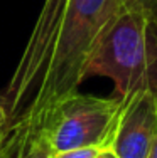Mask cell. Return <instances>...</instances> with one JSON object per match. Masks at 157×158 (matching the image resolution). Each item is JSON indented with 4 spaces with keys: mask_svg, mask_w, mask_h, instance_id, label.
Masks as SVG:
<instances>
[{
    "mask_svg": "<svg viewBox=\"0 0 157 158\" xmlns=\"http://www.w3.org/2000/svg\"><path fill=\"white\" fill-rule=\"evenodd\" d=\"M96 158H117V156H115V153L111 152V150H103Z\"/></svg>",
    "mask_w": 157,
    "mask_h": 158,
    "instance_id": "10",
    "label": "cell"
},
{
    "mask_svg": "<svg viewBox=\"0 0 157 158\" xmlns=\"http://www.w3.org/2000/svg\"><path fill=\"white\" fill-rule=\"evenodd\" d=\"M0 158H14L12 148H10V138H9V128L0 130Z\"/></svg>",
    "mask_w": 157,
    "mask_h": 158,
    "instance_id": "8",
    "label": "cell"
},
{
    "mask_svg": "<svg viewBox=\"0 0 157 158\" xmlns=\"http://www.w3.org/2000/svg\"><path fill=\"white\" fill-rule=\"evenodd\" d=\"M93 76L111 79L117 98H127L137 91L157 94L155 42L144 15L123 10L115 19L85 69V79Z\"/></svg>",
    "mask_w": 157,
    "mask_h": 158,
    "instance_id": "2",
    "label": "cell"
},
{
    "mask_svg": "<svg viewBox=\"0 0 157 158\" xmlns=\"http://www.w3.org/2000/svg\"><path fill=\"white\" fill-rule=\"evenodd\" d=\"M150 31H152V35H154V42H155V52H157V20H155V24L150 27Z\"/></svg>",
    "mask_w": 157,
    "mask_h": 158,
    "instance_id": "11",
    "label": "cell"
},
{
    "mask_svg": "<svg viewBox=\"0 0 157 158\" xmlns=\"http://www.w3.org/2000/svg\"><path fill=\"white\" fill-rule=\"evenodd\" d=\"M123 99L111 152L117 158H147L157 140V94L137 91Z\"/></svg>",
    "mask_w": 157,
    "mask_h": 158,
    "instance_id": "4",
    "label": "cell"
},
{
    "mask_svg": "<svg viewBox=\"0 0 157 158\" xmlns=\"http://www.w3.org/2000/svg\"><path fill=\"white\" fill-rule=\"evenodd\" d=\"M102 152L103 148H98V146H81V148L54 153V158H96Z\"/></svg>",
    "mask_w": 157,
    "mask_h": 158,
    "instance_id": "7",
    "label": "cell"
},
{
    "mask_svg": "<svg viewBox=\"0 0 157 158\" xmlns=\"http://www.w3.org/2000/svg\"><path fill=\"white\" fill-rule=\"evenodd\" d=\"M123 10L137 12L147 19L149 25H154L157 20V0H120Z\"/></svg>",
    "mask_w": 157,
    "mask_h": 158,
    "instance_id": "5",
    "label": "cell"
},
{
    "mask_svg": "<svg viewBox=\"0 0 157 158\" xmlns=\"http://www.w3.org/2000/svg\"><path fill=\"white\" fill-rule=\"evenodd\" d=\"M123 98H100L73 93L52 110L42 135L54 153L81 146L111 150Z\"/></svg>",
    "mask_w": 157,
    "mask_h": 158,
    "instance_id": "3",
    "label": "cell"
},
{
    "mask_svg": "<svg viewBox=\"0 0 157 158\" xmlns=\"http://www.w3.org/2000/svg\"><path fill=\"white\" fill-rule=\"evenodd\" d=\"M19 158H54V152L46 138L42 135H37Z\"/></svg>",
    "mask_w": 157,
    "mask_h": 158,
    "instance_id": "6",
    "label": "cell"
},
{
    "mask_svg": "<svg viewBox=\"0 0 157 158\" xmlns=\"http://www.w3.org/2000/svg\"><path fill=\"white\" fill-rule=\"evenodd\" d=\"M147 158H157V140H155L154 146H152V150H150V155H149Z\"/></svg>",
    "mask_w": 157,
    "mask_h": 158,
    "instance_id": "12",
    "label": "cell"
},
{
    "mask_svg": "<svg viewBox=\"0 0 157 158\" xmlns=\"http://www.w3.org/2000/svg\"><path fill=\"white\" fill-rule=\"evenodd\" d=\"M7 119H9V113H7V106L5 101H3L2 91H0V130L7 126Z\"/></svg>",
    "mask_w": 157,
    "mask_h": 158,
    "instance_id": "9",
    "label": "cell"
},
{
    "mask_svg": "<svg viewBox=\"0 0 157 158\" xmlns=\"http://www.w3.org/2000/svg\"><path fill=\"white\" fill-rule=\"evenodd\" d=\"M122 12L120 0H44L2 91L14 158L42 131L59 101L78 91L93 51Z\"/></svg>",
    "mask_w": 157,
    "mask_h": 158,
    "instance_id": "1",
    "label": "cell"
}]
</instances>
